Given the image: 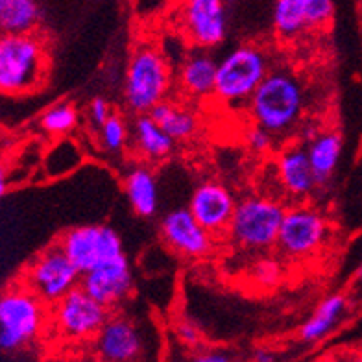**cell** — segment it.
Wrapping results in <instances>:
<instances>
[{
	"label": "cell",
	"mask_w": 362,
	"mask_h": 362,
	"mask_svg": "<svg viewBox=\"0 0 362 362\" xmlns=\"http://www.w3.org/2000/svg\"><path fill=\"white\" fill-rule=\"evenodd\" d=\"M307 110V90L303 81L288 69H274L261 81L248 102L253 124L270 134L283 135L300 124Z\"/></svg>",
	"instance_id": "1"
},
{
	"label": "cell",
	"mask_w": 362,
	"mask_h": 362,
	"mask_svg": "<svg viewBox=\"0 0 362 362\" xmlns=\"http://www.w3.org/2000/svg\"><path fill=\"white\" fill-rule=\"evenodd\" d=\"M48 48L34 32L0 34V95L34 93L48 76Z\"/></svg>",
	"instance_id": "2"
},
{
	"label": "cell",
	"mask_w": 362,
	"mask_h": 362,
	"mask_svg": "<svg viewBox=\"0 0 362 362\" xmlns=\"http://www.w3.org/2000/svg\"><path fill=\"white\" fill-rule=\"evenodd\" d=\"M174 86L167 56L153 43L141 41L129 56L124 76V102L135 115L150 113L167 100Z\"/></svg>",
	"instance_id": "3"
},
{
	"label": "cell",
	"mask_w": 362,
	"mask_h": 362,
	"mask_svg": "<svg viewBox=\"0 0 362 362\" xmlns=\"http://www.w3.org/2000/svg\"><path fill=\"white\" fill-rule=\"evenodd\" d=\"M270 71V56L264 48L257 43L238 45L218 62L213 96L229 107L246 104Z\"/></svg>",
	"instance_id": "4"
},
{
	"label": "cell",
	"mask_w": 362,
	"mask_h": 362,
	"mask_svg": "<svg viewBox=\"0 0 362 362\" xmlns=\"http://www.w3.org/2000/svg\"><path fill=\"white\" fill-rule=\"evenodd\" d=\"M48 307L23 283L0 294V349L17 351L35 340L50 324Z\"/></svg>",
	"instance_id": "5"
},
{
	"label": "cell",
	"mask_w": 362,
	"mask_h": 362,
	"mask_svg": "<svg viewBox=\"0 0 362 362\" xmlns=\"http://www.w3.org/2000/svg\"><path fill=\"white\" fill-rule=\"evenodd\" d=\"M285 207L274 198L248 196L238 202L229 224V237L248 252H267L277 246Z\"/></svg>",
	"instance_id": "6"
},
{
	"label": "cell",
	"mask_w": 362,
	"mask_h": 362,
	"mask_svg": "<svg viewBox=\"0 0 362 362\" xmlns=\"http://www.w3.org/2000/svg\"><path fill=\"white\" fill-rule=\"evenodd\" d=\"M110 309L96 301L81 285L56 301L50 309V325L67 342H90L95 340Z\"/></svg>",
	"instance_id": "7"
},
{
	"label": "cell",
	"mask_w": 362,
	"mask_h": 362,
	"mask_svg": "<svg viewBox=\"0 0 362 362\" xmlns=\"http://www.w3.org/2000/svg\"><path fill=\"white\" fill-rule=\"evenodd\" d=\"M81 272L69 259L59 244L41 252L24 268L21 283L52 307L63 296L80 285Z\"/></svg>",
	"instance_id": "8"
},
{
	"label": "cell",
	"mask_w": 362,
	"mask_h": 362,
	"mask_svg": "<svg viewBox=\"0 0 362 362\" xmlns=\"http://www.w3.org/2000/svg\"><path fill=\"white\" fill-rule=\"evenodd\" d=\"M57 244L81 274L124 253L122 238L110 226H78L65 231Z\"/></svg>",
	"instance_id": "9"
},
{
	"label": "cell",
	"mask_w": 362,
	"mask_h": 362,
	"mask_svg": "<svg viewBox=\"0 0 362 362\" xmlns=\"http://www.w3.org/2000/svg\"><path fill=\"white\" fill-rule=\"evenodd\" d=\"M327 238V222L309 205H294L285 211L277 248L292 259L309 257Z\"/></svg>",
	"instance_id": "10"
},
{
	"label": "cell",
	"mask_w": 362,
	"mask_h": 362,
	"mask_svg": "<svg viewBox=\"0 0 362 362\" xmlns=\"http://www.w3.org/2000/svg\"><path fill=\"white\" fill-rule=\"evenodd\" d=\"M181 30L189 43L202 50L224 43L228 35L224 0H185L181 8Z\"/></svg>",
	"instance_id": "11"
},
{
	"label": "cell",
	"mask_w": 362,
	"mask_h": 362,
	"mask_svg": "<svg viewBox=\"0 0 362 362\" xmlns=\"http://www.w3.org/2000/svg\"><path fill=\"white\" fill-rule=\"evenodd\" d=\"M159 231L168 248L187 259L205 257L213 250L215 237L194 218L189 207L168 211L159 224Z\"/></svg>",
	"instance_id": "12"
},
{
	"label": "cell",
	"mask_w": 362,
	"mask_h": 362,
	"mask_svg": "<svg viewBox=\"0 0 362 362\" xmlns=\"http://www.w3.org/2000/svg\"><path fill=\"white\" fill-rule=\"evenodd\" d=\"M80 285L107 309L119 307L134 291V274L126 253L81 274Z\"/></svg>",
	"instance_id": "13"
},
{
	"label": "cell",
	"mask_w": 362,
	"mask_h": 362,
	"mask_svg": "<svg viewBox=\"0 0 362 362\" xmlns=\"http://www.w3.org/2000/svg\"><path fill=\"white\" fill-rule=\"evenodd\" d=\"M235 202L233 192L218 181H204L196 187L189 202V209L194 218L209 231L213 237H226L233 218Z\"/></svg>",
	"instance_id": "14"
},
{
	"label": "cell",
	"mask_w": 362,
	"mask_h": 362,
	"mask_svg": "<svg viewBox=\"0 0 362 362\" xmlns=\"http://www.w3.org/2000/svg\"><path fill=\"white\" fill-rule=\"evenodd\" d=\"M102 361L134 362L143 357L144 340L134 320L124 315H110L93 340Z\"/></svg>",
	"instance_id": "15"
},
{
	"label": "cell",
	"mask_w": 362,
	"mask_h": 362,
	"mask_svg": "<svg viewBox=\"0 0 362 362\" xmlns=\"http://www.w3.org/2000/svg\"><path fill=\"white\" fill-rule=\"evenodd\" d=\"M276 172L286 194L296 200H303L318 187V180L307 156V148L303 146L285 148L277 158Z\"/></svg>",
	"instance_id": "16"
},
{
	"label": "cell",
	"mask_w": 362,
	"mask_h": 362,
	"mask_svg": "<svg viewBox=\"0 0 362 362\" xmlns=\"http://www.w3.org/2000/svg\"><path fill=\"white\" fill-rule=\"evenodd\" d=\"M216 71L218 62L207 50L198 48L196 52L183 57L177 71V83L187 96L196 100L207 98L215 95Z\"/></svg>",
	"instance_id": "17"
},
{
	"label": "cell",
	"mask_w": 362,
	"mask_h": 362,
	"mask_svg": "<svg viewBox=\"0 0 362 362\" xmlns=\"http://www.w3.org/2000/svg\"><path fill=\"white\" fill-rule=\"evenodd\" d=\"M132 139L137 153L150 163L170 158L176 141L150 117V113L137 115L132 128Z\"/></svg>",
	"instance_id": "18"
},
{
	"label": "cell",
	"mask_w": 362,
	"mask_h": 362,
	"mask_svg": "<svg viewBox=\"0 0 362 362\" xmlns=\"http://www.w3.org/2000/svg\"><path fill=\"white\" fill-rule=\"evenodd\" d=\"M124 191L135 215L152 218L159 209V187L153 172L146 167H134L124 176Z\"/></svg>",
	"instance_id": "19"
},
{
	"label": "cell",
	"mask_w": 362,
	"mask_h": 362,
	"mask_svg": "<svg viewBox=\"0 0 362 362\" xmlns=\"http://www.w3.org/2000/svg\"><path fill=\"white\" fill-rule=\"evenodd\" d=\"M310 167L315 170L318 185L325 183L334 172L342 156V137L334 132H318L307 144Z\"/></svg>",
	"instance_id": "20"
},
{
	"label": "cell",
	"mask_w": 362,
	"mask_h": 362,
	"mask_svg": "<svg viewBox=\"0 0 362 362\" xmlns=\"http://www.w3.org/2000/svg\"><path fill=\"white\" fill-rule=\"evenodd\" d=\"M272 23L277 35L285 39L300 37L301 34L313 30L309 0H276Z\"/></svg>",
	"instance_id": "21"
},
{
	"label": "cell",
	"mask_w": 362,
	"mask_h": 362,
	"mask_svg": "<svg viewBox=\"0 0 362 362\" xmlns=\"http://www.w3.org/2000/svg\"><path fill=\"white\" fill-rule=\"evenodd\" d=\"M39 23L37 0H0V34H30Z\"/></svg>",
	"instance_id": "22"
},
{
	"label": "cell",
	"mask_w": 362,
	"mask_h": 362,
	"mask_svg": "<svg viewBox=\"0 0 362 362\" xmlns=\"http://www.w3.org/2000/svg\"><path fill=\"white\" fill-rule=\"evenodd\" d=\"M152 117L174 141H187L196 134L198 129V119L191 110L185 105L176 104L172 100H163L150 111Z\"/></svg>",
	"instance_id": "23"
},
{
	"label": "cell",
	"mask_w": 362,
	"mask_h": 362,
	"mask_svg": "<svg viewBox=\"0 0 362 362\" xmlns=\"http://www.w3.org/2000/svg\"><path fill=\"white\" fill-rule=\"evenodd\" d=\"M344 310H346V298L340 294L329 296L318 305L315 315L307 320L300 331V337L303 342H318L324 337H327L337 324L342 318Z\"/></svg>",
	"instance_id": "24"
},
{
	"label": "cell",
	"mask_w": 362,
	"mask_h": 362,
	"mask_svg": "<svg viewBox=\"0 0 362 362\" xmlns=\"http://www.w3.org/2000/svg\"><path fill=\"white\" fill-rule=\"evenodd\" d=\"M81 150L76 141L69 137H59L52 146L48 148L47 156H45V172L48 177H62L71 174L80 167Z\"/></svg>",
	"instance_id": "25"
},
{
	"label": "cell",
	"mask_w": 362,
	"mask_h": 362,
	"mask_svg": "<svg viewBox=\"0 0 362 362\" xmlns=\"http://www.w3.org/2000/svg\"><path fill=\"white\" fill-rule=\"evenodd\" d=\"M39 126L45 134L52 137H65L78 126V111L72 104H56L50 110L45 111V115L39 120Z\"/></svg>",
	"instance_id": "26"
},
{
	"label": "cell",
	"mask_w": 362,
	"mask_h": 362,
	"mask_svg": "<svg viewBox=\"0 0 362 362\" xmlns=\"http://www.w3.org/2000/svg\"><path fill=\"white\" fill-rule=\"evenodd\" d=\"M98 129H100V144L104 152L120 153L124 150L129 141V135L126 120L120 115H111Z\"/></svg>",
	"instance_id": "27"
},
{
	"label": "cell",
	"mask_w": 362,
	"mask_h": 362,
	"mask_svg": "<svg viewBox=\"0 0 362 362\" xmlns=\"http://www.w3.org/2000/svg\"><path fill=\"white\" fill-rule=\"evenodd\" d=\"M253 277H255V281L259 285L274 286L281 277V267H279V262L276 259L264 257L257 261V264L253 267Z\"/></svg>",
	"instance_id": "28"
},
{
	"label": "cell",
	"mask_w": 362,
	"mask_h": 362,
	"mask_svg": "<svg viewBox=\"0 0 362 362\" xmlns=\"http://www.w3.org/2000/svg\"><path fill=\"white\" fill-rule=\"evenodd\" d=\"M244 141L250 146V150L257 153L268 152L274 146V134H270L267 128H262L259 124H253L246 129L244 134Z\"/></svg>",
	"instance_id": "29"
},
{
	"label": "cell",
	"mask_w": 362,
	"mask_h": 362,
	"mask_svg": "<svg viewBox=\"0 0 362 362\" xmlns=\"http://www.w3.org/2000/svg\"><path fill=\"white\" fill-rule=\"evenodd\" d=\"M111 115H113L111 113V105H110V102L105 100V98H102V96H96V98H93V100H90V104H89L90 124L96 126V128H100L105 120L110 119Z\"/></svg>",
	"instance_id": "30"
},
{
	"label": "cell",
	"mask_w": 362,
	"mask_h": 362,
	"mask_svg": "<svg viewBox=\"0 0 362 362\" xmlns=\"http://www.w3.org/2000/svg\"><path fill=\"white\" fill-rule=\"evenodd\" d=\"M176 334L180 342L189 346V348H196L200 344V331L191 322H180L176 325Z\"/></svg>",
	"instance_id": "31"
},
{
	"label": "cell",
	"mask_w": 362,
	"mask_h": 362,
	"mask_svg": "<svg viewBox=\"0 0 362 362\" xmlns=\"http://www.w3.org/2000/svg\"><path fill=\"white\" fill-rule=\"evenodd\" d=\"M194 361H198V362H229L231 361V357H229V353H226V351H215V349H209V351L196 353Z\"/></svg>",
	"instance_id": "32"
},
{
	"label": "cell",
	"mask_w": 362,
	"mask_h": 362,
	"mask_svg": "<svg viewBox=\"0 0 362 362\" xmlns=\"http://www.w3.org/2000/svg\"><path fill=\"white\" fill-rule=\"evenodd\" d=\"M253 358H255V361H257V362H272V361H276V358H274V353H268V351H255Z\"/></svg>",
	"instance_id": "33"
},
{
	"label": "cell",
	"mask_w": 362,
	"mask_h": 362,
	"mask_svg": "<svg viewBox=\"0 0 362 362\" xmlns=\"http://www.w3.org/2000/svg\"><path fill=\"white\" fill-rule=\"evenodd\" d=\"M6 187H8V176H6V168L0 165V198L4 196Z\"/></svg>",
	"instance_id": "34"
},
{
	"label": "cell",
	"mask_w": 362,
	"mask_h": 362,
	"mask_svg": "<svg viewBox=\"0 0 362 362\" xmlns=\"http://www.w3.org/2000/svg\"><path fill=\"white\" fill-rule=\"evenodd\" d=\"M357 276L361 277V279H362V261H361V264H358V272H357Z\"/></svg>",
	"instance_id": "35"
}]
</instances>
